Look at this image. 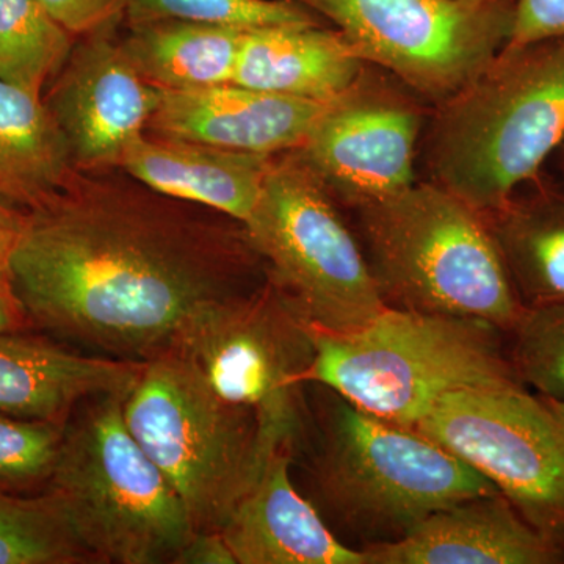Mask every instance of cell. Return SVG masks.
Wrapping results in <instances>:
<instances>
[{
    "mask_svg": "<svg viewBox=\"0 0 564 564\" xmlns=\"http://www.w3.org/2000/svg\"><path fill=\"white\" fill-rule=\"evenodd\" d=\"M6 272L33 328L133 362L172 350L209 307L267 280L242 223L121 169L76 172L21 217Z\"/></svg>",
    "mask_w": 564,
    "mask_h": 564,
    "instance_id": "obj_1",
    "label": "cell"
},
{
    "mask_svg": "<svg viewBox=\"0 0 564 564\" xmlns=\"http://www.w3.org/2000/svg\"><path fill=\"white\" fill-rule=\"evenodd\" d=\"M464 2H486V0H464Z\"/></svg>",
    "mask_w": 564,
    "mask_h": 564,
    "instance_id": "obj_36",
    "label": "cell"
},
{
    "mask_svg": "<svg viewBox=\"0 0 564 564\" xmlns=\"http://www.w3.org/2000/svg\"><path fill=\"white\" fill-rule=\"evenodd\" d=\"M65 423L29 421L0 413V486L44 484L54 469Z\"/></svg>",
    "mask_w": 564,
    "mask_h": 564,
    "instance_id": "obj_27",
    "label": "cell"
},
{
    "mask_svg": "<svg viewBox=\"0 0 564 564\" xmlns=\"http://www.w3.org/2000/svg\"><path fill=\"white\" fill-rule=\"evenodd\" d=\"M122 413L180 494L196 532H220L274 452L254 414L221 399L176 348L143 364Z\"/></svg>",
    "mask_w": 564,
    "mask_h": 564,
    "instance_id": "obj_7",
    "label": "cell"
},
{
    "mask_svg": "<svg viewBox=\"0 0 564 564\" xmlns=\"http://www.w3.org/2000/svg\"><path fill=\"white\" fill-rule=\"evenodd\" d=\"M541 399H543L545 406L551 411L552 417H554L556 426H558L560 433H562L564 440V403L544 399V397H541Z\"/></svg>",
    "mask_w": 564,
    "mask_h": 564,
    "instance_id": "obj_33",
    "label": "cell"
},
{
    "mask_svg": "<svg viewBox=\"0 0 564 564\" xmlns=\"http://www.w3.org/2000/svg\"><path fill=\"white\" fill-rule=\"evenodd\" d=\"M563 140L564 40L505 44L430 113L423 169L488 215L536 180Z\"/></svg>",
    "mask_w": 564,
    "mask_h": 564,
    "instance_id": "obj_3",
    "label": "cell"
},
{
    "mask_svg": "<svg viewBox=\"0 0 564 564\" xmlns=\"http://www.w3.org/2000/svg\"><path fill=\"white\" fill-rule=\"evenodd\" d=\"M121 25L77 39L43 96L77 172L120 169L158 107V88L141 77L122 47Z\"/></svg>",
    "mask_w": 564,
    "mask_h": 564,
    "instance_id": "obj_13",
    "label": "cell"
},
{
    "mask_svg": "<svg viewBox=\"0 0 564 564\" xmlns=\"http://www.w3.org/2000/svg\"><path fill=\"white\" fill-rule=\"evenodd\" d=\"M176 564H236L220 532H195Z\"/></svg>",
    "mask_w": 564,
    "mask_h": 564,
    "instance_id": "obj_30",
    "label": "cell"
},
{
    "mask_svg": "<svg viewBox=\"0 0 564 564\" xmlns=\"http://www.w3.org/2000/svg\"><path fill=\"white\" fill-rule=\"evenodd\" d=\"M352 212L386 307L478 318L511 332L525 306L485 214L429 180Z\"/></svg>",
    "mask_w": 564,
    "mask_h": 564,
    "instance_id": "obj_4",
    "label": "cell"
},
{
    "mask_svg": "<svg viewBox=\"0 0 564 564\" xmlns=\"http://www.w3.org/2000/svg\"><path fill=\"white\" fill-rule=\"evenodd\" d=\"M74 43L39 0H0V79L43 96Z\"/></svg>",
    "mask_w": 564,
    "mask_h": 564,
    "instance_id": "obj_24",
    "label": "cell"
},
{
    "mask_svg": "<svg viewBox=\"0 0 564 564\" xmlns=\"http://www.w3.org/2000/svg\"><path fill=\"white\" fill-rule=\"evenodd\" d=\"M433 107L388 70L366 63L325 104L300 154L340 206L358 209L413 185Z\"/></svg>",
    "mask_w": 564,
    "mask_h": 564,
    "instance_id": "obj_12",
    "label": "cell"
},
{
    "mask_svg": "<svg viewBox=\"0 0 564 564\" xmlns=\"http://www.w3.org/2000/svg\"><path fill=\"white\" fill-rule=\"evenodd\" d=\"M0 217L9 218V220L20 221V218L14 217V215L9 214V212L0 209Z\"/></svg>",
    "mask_w": 564,
    "mask_h": 564,
    "instance_id": "obj_35",
    "label": "cell"
},
{
    "mask_svg": "<svg viewBox=\"0 0 564 564\" xmlns=\"http://www.w3.org/2000/svg\"><path fill=\"white\" fill-rule=\"evenodd\" d=\"M508 337L521 383L564 403V302L524 307Z\"/></svg>",
    "mask_w": 564,
    "mask_h": 564,
    "instance_id": "obj_26",
    "label": "cell"
},
{
    "mask_svg": "<svg viewBox=\"0 0 564 564\" xmlns=\"http://www.w3.org/2000/svg\"><path fill=\"white\" fill-rule=\"evenodd\" d=\"M33 325L17 293L11 288L6 270H0V333L31 332Z\"/></svg>",
    "mask_w": 564,
    "mask_h": 564,
    "instance_id": "obj_31",
    "label": "cell"
},
{
    "mask_svg": "<svg viewBox=\"0 0 564 564\" xmlns=\"http://www.w3.org/2000/svg\"><path fill=\"white\" fill-rule=\"evenodd\" d=\"M366 65L343 33L323 24L248 31L232 84L303 101L328 104Z\"/></svg>",
    "mask_w": 564,
    "mask_h": 564,
    "instance_id": "obj_19",
    "label": "cell"
},
{
    "mask_svg": "<svg viewBox=\"0 0 564 564\" xmlns=\"http://www.w3.org/2000/svg\"><path fill=\"white\" fill-rule=\"evenodd\" d=\"M507 337L478 318L386 307L352 332L315 328L306 383L326 386L367 413L414 430L447 393L521 383Z\"/></svg>",
    "mask_w": 564,
    "mask_h": 564,
    "instance_id": "obj_5",
    "label": "cell"
},
{
    "mask_svg": "<svg viewBox=\"0 0 564 564\" xmlns=\"http://www.w3.org/2000/svg\"><path fill=\"white\" fill-rule=\"evenodd\" d=\"M323 106L237 84L159 90L147 132L223 150L278 155L303 147Z\"/></svg>",
    "mask_w": 564,
    "mask_h": 564,
    "instance_id": "obj_14",
    "label": "cell"
},
{
    "mask_svg": "<svg viewBox=\"0 0 564 564\" xmlns=\"http://www.w3.org/2000/svg\"><path fill=\"white\" fill-rule=\"evenodd\" d=\"M414 430L485 475L527 522L564 545V440L541 397L522 383L459 389Z\"/></svg>",
    "mask_w": 564,
    "mask_h": 564,
    "instance_id": "obj_11",
    "label": "cell"
},
{
    "mask_svg": "<svg viewBox=\"0 0 564 564\" xmlns=\"http://www.w3.org/2000/svg\"><path fill=\"white\" fill-rule=\"evenodd\" d=\"M303 456L307 499L356 551L403 540L429 516L500 492L429 437L367 413L326 386L307 384Z\"/></svg>",
    "mask_w": 564,
    "mask_h": 564,
    "instance_id": "obj_2",
    "label": "cell"
},
{
    "mask_svg": "<svg viewBox=\"0 0 564 564\" xmlns=\"http://www.w3.org/2000/svg\"><path fill=\"white\" fill-rule=\"evenodd\" d=\"M273 159L144 132L126 151L120 169L163 195L243 225L258 206Z\"/></svg>",
    "mask_w": 564,
    "mask_h": 564,
    "instance_id": "obj_18",
    "label": "cell"
},
{
    "mask_svg": "<svg viewBox=\"0 0 564 564\" xmlns=\"http://www.w3.org/2000/svg\"><path fill=\"white\" fill-rule=\"evenodd\" d=\"M556 155V163H558L560 172L564 174V140L563 143L560 144L558 150L555 152Z\"/></svg>",
    "mask_w": 564,
    "mask_h": 564,
    "instance_id": "obj_34",
    "label": "cell"
},
{
    "mask_svg": "<svg viewBox=\"0 0 564 564\" xmlns=\"http://www.w3.org/2000/svg\"><path fill=\"white\" fill-rule=\"evenodd\" d=\"M174 348L221 399L254 414L269 451H293L306 423L315 328L269 276L209 307Z\"/></svg>",
    "mask_w": 564,
    "mask_h": 564,
    "instance_id": "obj_9",
    "label": "cell"
},
{
    "mask_svg": "<svg viewBox=\"0 0 564 564\" xmlns=\"http://www.w3.org/2000/svg\"><path fill=\"white\" fill-rule=\"evenodd\" d=\"M74 39L124 22V0H39Z\"/></svg>",
    "mask_w": 564,
    "mask_h": 564,
    "instance_id": "obj_28",
    "label": "cell"
},
{
    "mask_svg": "<svg viewBox=\"0 0 564 564\" xmlns=\"http://www.w3.org/2000/svg\"><path fill=\"white\" fill-rule=\"evenodd\" d=\"M343 33L430 107L447 101L503 50L516 0H292Z\"/></svg>",
    "mask_w": 564,
    "mask_h": 564,
    "instance_id": "obj_10",
    "label": "cell"
},
{
    "mask_svg": "<svg viewBox=\"0 0 564 564\" xmlns=\"http://www.w3.org/2000/svg\"><path fill=\"white\" fill-rule=\"evenodd\" d=\"M143 364L90 355L51 336L0 333V413L66 423L88 400L128 393Z\"/></svg>",
    "mask_w": 564,
    "mask_h": 564,
    "instance_id": "obj_17",
    "label": "cell"
},
{
    "mask_svg": "<svg viewBox=\"0 0 564 564\" xmlns=\"http://www.w3.org/2000/svg\"><path fill=\"white\" fill-rule=\"evenodd\" d=\"M364 555L366 564H554L564 562V545L496 492L448 505L403 540Z\"/></svg>",
    "mask_w": 564,
    "mask_h": 564,
    "instance_id": "obj_16",
    "label": "cell"
},
{
    "mask_svg": "<svg viewBox=\"0 0 564 564\" xmlns=\"http://www.w3.org/2000/svg\"><path fill=\"white\" fill-rule=\"evenodd\" d=\"M293 451L278 448L220 533L236 564H366L345 545L293 480Z\"/></svg>",
    "mask_w": 564,
    "mask_h": 564,
    "instance_id": "obj_15",
    "label": "cell"
},
{
    "mask_svg": "<svg viewBox=\"0 0 564 564\" xmlns=\"http://www.w3.org/2000/svg\"><path fill=\"white\" fill-rule=\"evenodd\" d=\"M18 221L0 217V270H6L7 261L14 237H17Z\"/></svg>",
    "mask_w": 564,
    "mask_h": 564,
    "instance_id": "obj_32",
    "label": "cell"
},
{
    "mask_svg": "<svg viewBox=\"0 0 564 564\" xmlns=\"http://www.w3.org/2000/svg\"><path fill=\"white\" fill-rule=\"evenodd\" d=\"M243 226L267 276L315 328L352 332L386 310L358 236L300 151L274 155Z\"/></svg>",
    "mask_w": 564,
    "mask_h": 564,
    "instance_id": "obj_8",
    "label": "cell"
},
{
    "mask_svg": "<svg viewBox=\"0 0 564 564\" xmlns=\"http://www.w3.org/2000/svg\"><path fill=\"white\" fill-rule=\"evenodd\" d=\"M124 25L129 61L152 87L172 91L232 84L248 32L184 21Z\"/></svg>",
    "mask_w": 564,
    "mask_h": 564,
    "instance_id": "obj_22",
    "label": "cell"
},
{
    "mask_svg": "<svg viewBox=\"0 0 564 564\" xmlns=\"http://www.w3.org/2000/svg\"><path fill=\"white\" fill-rule=\"evenodd\" d=\"M43 96L0 79V209L24 217L76 174Z\"/></svg>",
    "mask_w": 564,
    "mask_h": 564,
    "instance_id": "obj_20",
    "label": "cell"
},
{
    "mask_svg": "<svg viewBox=\"0 0 564 564\" xmlns=\"http://www.w3.org/2000/svg\"><path fill=\"white\" fill-rule=\"evenodd\" d=\"M564 40V0H516L513 29L507 44Z\"/></svg>",
    "mask_w": 564,
    "mask_h": 564,
    "instance_id": "obj_29",
    "label": "cell"
},
{
    "mask_svg": "<svg viewBox=\"0 0 564 564\" xmlns=\"http://www.w3.org/2000/svg\"><path fill=\"white\" fill-rule=\"evenodd\" d=\"M61 500L44 488L21 496L0 486V564H90Z\"/></svg>",
    "mask_w": 564,
    "mask_h": 564,
    "instance_id": "obj_23",
    "label": "cell"
},
{
    "mask_svg": "<svg viewBox=\"0 0 564 564\" xmlns=\"http://www.w3.org/2000/svg\"><path fill=\"white\" fill-rule=\"evenodd\" d=\"M184 21L256 31L285 25L323 24L292 0H124V24Z\"/></svg>",
    "mask_w": 564,
    "mask_h": 564,
    "instance_id": "obj_25",
    "label": "cell"
},
{
    "mask_svg": "<svg viewBox=\"0 0 564 564\" xmlns=\"http://www.w3.org/2000/svg\"><path fill=\"white\" fill-rule=\"evenodd\" d=\"M525 307L564 302V187L543 173L486 215Z\"/></svg>",
    "mask_w": 564,
    "mask_h": 564,
    "instance_id": "obj_21",
    "label": "cell"
},
{
    "mask_svg": "<svg viewBox=\"0 0 564 564\" xmlns=\"http://www.w3.org/2000/svg\"><path fill=\"white\" fill-rule=\"evenodd\" d=\"M124 397H96L74 411L46 489L95 563L176 564L196 530L172 481L129 430Z\"/></svg>",
    "mask_w": 564,
    "mask_h": 564,
    "instance_id": "obj_6",
    "label": "cell"
}]
</instances>
